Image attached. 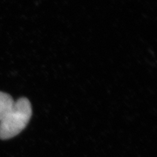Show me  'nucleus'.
<instances>
[{
  "label": "nucleus",
  "instance_id": "1",
  "mask_svg": "<svg viewBox=\"0 0 157 157\" xmlns=\"http://www.w3.org/2000/svg\"><path fill=\"white\" fill-rule=\"evenodd\" d=\"M32 114V105L27 98L14 101L11 109L0 121V139H11L21 133L28 124Z\"/></svg>",
  "mask_w": 157,
  "mask_h": 157
},
{
  "label": "nucleus",
  "instance_id": "2",
  "mask_svg": "<svg viewBox=\"0 0 157 157\" xmlns=\"http://www.w3.org/2000/svg\"><path fill=\"white\" fill-rule=\"evenodd\" d=\"M14 103L13 98L9 94L0 92V121L11 109Z\"/></svg>",
  "mask_w": 157,
  "mask_h": 157
}]
</instances>
